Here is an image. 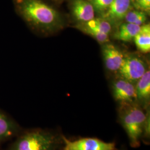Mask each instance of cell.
Wrapping results in <instances>:
<instances>
[{
	"mask_svg": "<svg viewBox=\"0 0 150 150\" xmlns=\"http://www.w3.org/2000/svg\"><path fill=\"white\" fill-rule=\"evenodd\" d=\"M13 4L17 14L38 33L48 35L64 26L59 12L43 0H13Z\"/></svg>",
	"mask_w": 150,
	"mask_h": 150,
	"instance_id": "obj_1",
	"label": "cell"
},
{
	"mask_svg": "<svg viewBox=\"0 0 150 150\" xmlns=\"http://www.w3.org/2000/svg\"><path fill=\"white\" fill-rule=\"evenodd\" d=\"M149 111V108L145 109L136 101L119 102L118 121L126 132L132 147L140 146L144 123Z\"/></svg>",
	"mask_w": 150,
	"mask_h": 150,
	"instance_id": "obj_2",
	"label": "cell"
},
{
	"mask_svg": "<svg viewBox=\"0 0 150 150\" xmlns=\"http://www.w3.org/2000/svg\"><path fill=\"white\" fill-rule=\"evenodd\" d=\"M62 146V134L53 131L35 129L19 136L9 150H59Z\"/></svg>",
	"mask_w": 150,
	"mask_h": 150,
	"instance_id": "obj_3",
	"label": "cell"
},
{
	"mask_svg": "<svg viewBox=\"0 0 150 150\" xmlns=\"http://www.w3.org/2000/svg\"><path fill=\"white\" fill-rule=\"evenodd\" d=\"M62 150H117L115 142H106L96 138L70 140L63 135Z\"/></svg>",
	"mask_w": 150,
	"mask_h": 150,
	"instance_id": "obj_4",
	"label": "cell"
},
{
	"mask_svg": "<svg viewBox=\"0 0 150 150\" xmlns=\"http://www.w3.org/2000/svg\"><path fill=\"white\" fill-rule=\"evenodd\" d=\"M144 62L139 57L132 56L124 57L118 72L120 77L134 83L146 71Z\"/></svg>",
	"mask_w": 150,
	"mask_h": 150,
	"instance_id": "obj_5",
	"label": "cell"
},
{
	"mask_svg": "<svg viewBox=\"0 0 150 150\" xmlns=\"http://www.w3.org/2000/svg\"><path fill=\"white\" fill-rule=\"evenodd\" d=\"M112 90L113 97L117 102L136 101L135 85L121 77L113 81Z\"/></svg>",
	"mask_w": 150,
	"mask_h": 150,
	"instance_id": "obj_6",
	"label": "cell"
},
{
	"mask_svg": "<svg viewBox=\"0 0 150 150\" xmlns=\"http://www.w3.org/2000/svg\"><path fill=\"white\" fill-rule=\"evenodd\" d=\"M131 0H113L109 8L101 17L111 24H118L122 21L126 13L132 8Z\"/></svg>",
	"mask_w": 150,
	"mask_h": 150,
	"instance_id": "obj_7",
	"label": "cell"
},
{
	"mask_svg": "<svg viewBox=\"0 0 150 150\" xmlns=\"http://www.w3.org/2000/svg\"><path fill=\"white\" fill-rule=\"evenodd\" d=\"M72 16L78 23L90 21L95 17V12L89 0H70Z\"/></svg>",
	"mask_w": 150,
	"mask_h": 150,
	"instance_id": "obj_8",
	"label": "cell"
},
{
	"mask_svg": "<svg viewBox=\"0 0 150 150\" xmlns=\"http://www.w3.org/2000/svg\"><path fill=\"white\" fill-rule=\"evenodd\" d=\"M102 54L107 69L113 72L118 71L125 57L122 52L112 44L106 43L102 47Z\"/></svg>",
	"mask_w": 150,
	"mask_h": 150,
	"instance_id": "obj_9",
	"label": "cell"
},
{
	"mask_svg": "<svg viewBox=\"0 0 150 150\" xmlns=\"http://www.w3.org/2000/svg\"><path fill=\"white\" fill-rule=\"evenodd\" d=\"M136 102L144 108H148L150 97V71L145 74L135 83Z\"/></svg>",
	"mask_w": 150,
	"mask_h": 150,
	"instance_id": "obj_10",
	"label": "cell"
},
{
	"mask_svg": "<svg viewBox=\"0 0 150 150\" xmlns=\"http://www.w3.org/2000/svg\"><path fill=\"white\" fill-rule=\"evenodd\" d=\"M18 130L17 123L0 110V141L13 137Z\"/></svg>",
	"mask_w": 150,
	"mask_h": 150,
	"instance_id": "obj_11",
	"label": "cell"
},
{
	"mask_svg": "<svg viewBox=\"0 0 150 150\" xmlns=\"http://www.w3.org/2000/svg\"><path fill=\"white\" fill-rule=\"evenodd\" d=\"M134 43L140 52L146 54L150 51V25L144 24L140 28L139 32L134 37Z\"/></svg>",
	"mask_w": 150,
	"mask_h": 150,
	"instance_id": "obj_12",
	"label": "cell"
},
{
	"mask_svg": "<svg viewBox=\"0 0 150 150\" xmlns=\"http://www.w3.org/2000/svg\"><path fill=\"white\" fill-rule=\"evenodd\" d=\"M141 26L125 22L119 26L117 31L114 35V38L125 42L131 41L134 40L136 35L139 32Z\"/></svg>",
	"mask_w": 150,
	"mask_h": 150,
	"instance_id": "obj_13",
	"label": "cell"
},
{
	"mask_svg": "<svg viewBox=\"0 0 150 150\" xmlns=\"http://www.w3.org/2000/svg\"><path fill=\"white\" fill-rule=\"evenodd\" d=\"M75 27L84 33L93 38L99 43L104 44L108 43L110 41L109 35L101 32L95 28L90 27L87 25L85 23H78Z\"/></svg>",
	"mask_w": 150,
	"mask_h": 150,
	"instance_id": "obj_14",
	"label": "cell"
},
{
	"mask_svg": "<svg viewBox=\"0 0 150 150\" xmlns=\"http://www.w3.org/2000/svg\"><path fill=\"white\" fill-rule=\"evenodd\" d=\"M147 14L143 11L136 9H131L125 16L123 20L125 22L142 26L145 24L147 19Z\"/></svg>",
	"mask_w": 150,
	"mask_h": 150,
	"instance_id": "obj_15",
	"label": "cell"
},
{
	"mask_svg": "<svg viewBox=\"0 0 150 150\" xmlns=\"http://www.w3.org/2000/svg\"><path fill=\"white\" fill-rule=\"evenodd\" d=\"M84 23H85L87 25L95 28L101 32L107 35H110L112 31V28L111 23L101 17L97 18L95 17L91 21Z\"/></svg>",
	"mask_w": 150,
	"mask_h": 150,
	"instance_id": "obj_16",
	"label": "cell"
},
{
	"mask_svg": "<svg viewBox=\"0 0 150 150\" xmlns=\"http://www.w3.org/2000/svg\"><path fill=\"white\" fill-rule=\"evenodd\" d=\"M113 0H89L93 7L95 12L100 17L108 10Z\"/></svg>",
	"mask_w": 150,
	"mask_h": 150,
	"instance_id": "obj_17",
	"label": "cell"
},
{
	"mask_svg": "<svg viewBox=\"0 0 150 150\" xmlns=\"http://www.w3.org/2000/svg\"><path fill=\"white\" fill-rule=\"evenodd\" d=\"M131 1L132 6L135 9L150 15V0H131Z\"/></svg>",
	"mask_w": 150,
	"mask_h": 150,
	"instance_id": "obj_18",
	"label": "cell"
},
{
	"mask_svg": "<svg viewBox=\"0 0 150 150\" xmlns=\"http://www.w3.org/2000/svg\"><path fill=\"white\" fill-rule=\"evenodd\" d=\"M50 1H53V2L59 4V3H61V2H62L64 0H50Z\"/></svg>",
	"mask_w": 150,
	"mask_h": 150,
	"instance_id": "obj_19",
	"label": "cell"
}]
</instances>
